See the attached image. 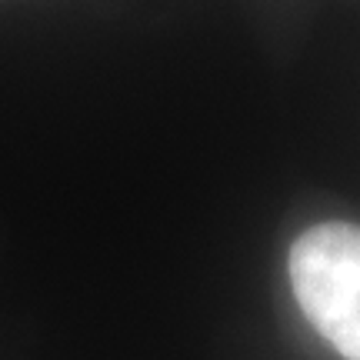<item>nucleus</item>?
<instances>
[{"label": "nucleus", "mask_w": 360, "mask_h": 360, "mask_svg": "<svg viewBox=\"0 0 360 360\" xmlns=\"http://www.w3.org/2000/svg\"><path fill=\"white\" fill-rule=\"evenodd\" d=\"M310 327L344 360H360V227L327 220L304 231L287 257Z\"/></svg>", "instance_id": "f257e3e1"}]
</instances>
